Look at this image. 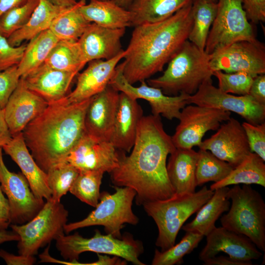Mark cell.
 <instances>
[{
	"label": "cell",
	"mask_w": 265,
	"mask_h": 265,
	"mask_svg": "<svg viewBox=\"0 0 265 265\" xmlns=\"http://www.w3.org/2000/svg\"><path fill=\"white\" fill-rule=\"evenodd\" d=\"M175 149L160 116H143L132 153L129 156L120 153L118 166L110 173L112 183L133 189L138 205L171 197L175 192L167 175L166 160Z\"/></svg>",
	"instance_id": "6da1fadb"
},
{
	"label": "cell",
	"mask_w": 265,
	"mask_h": 265,
	"mask_svg": "<svg viewBox=\"0 0 265 265\" xmlns=\"http://www.w3.org/2000/svg\"><path fill=\"white\" fill-rule=\"evenodd\" d=\"M192 3L164 20L134 27L121 63L129 83L148 80L162 71L180 50L192 27Z\"/></svg>",
	"instance_id": "7a4b0ae2"
},
{
	"label": "cell",
	"mask_w": 265,
	"mask_h": 265,
	"mask_svg": "<svg viewBox=\"0 0 265 265\" xmlns=\"http://www.w3.org/2000/svg\"><path fill=\"white\" fill-rule=\"evenodd\" d=\"M91 99L70 104L65 97L48 103L23 131L26 145L45 172L65 161L84 134V116Z\"/></svg>",
	"instance_id": "3957f363"
},
{
	"label": "cell",
	"mask_w": 265,
	"mask_h": 265,
	"mask_svg": "<svg viewBox=\"0 0 265 265\" xmlns=\"http://www.w3.org/2000/svg\"><path fill=\"white\" fill-rule=\"evenodd\" d=\"M210 59V54L187 40L169 61L163 74L147 80L148 84L168 96L193 95L204 81L212 79L213 71Z\"/></svg>",
	"instance_id": "277c9868"
},
{
	"label": "cell",
	"mask_w": 265,
	"mask_h": 265,
	"mask_svg": "<svg viewBox=\"0 0 265 265\" xmlns=\"http://www.w3.org/2000/svg\"><path fill=\"white\" fill-rule=\"evenodd\" d=\"M214 191L205 186L198 191L176 194L161 200L149 202L142 206L158 229L156 245L164 251L173 246L179 230L193 214L197 212L212 196Z\"/></svg>",
	"instance_id": "5b68a950"
},
{
	"label": "cell",
	"mask_w": 265,
	"mask_h": 265,
	"mask_svg": "<svg viewBox=\"0 0 265 265\" xmlns=\"http://www.w3.org/2000/svg\"><path fill=\"white\" fill-rule=\"evenodd\" d=\"M227 197L232 203L220 218L222 227L245 236L265 251V202L262 195L249 185L229 188Z\"/></svg>",
	"instance_id": "8992f818"
},
{
	"label": "cell",
	"mask_w": 265,
	"mask_h": 265,
	"mask_svg": "<svg viewBox=\"0 0 265 265\" xmlns=\"http://www.w3.org/2000/svg\"><path fill=\"white\" fill-rule=\"evenodd\" d=\"M56 247L66 261V265H78L79 256L85 252H93L119 257L135 265H144L139 260L144 252L141 241L135 239L129 233L121 238L110 234L103 235L96 230L93 237L85 238L76 232L62 235L56 240Z\"/></svg>",
	"instance_id": "52a82bcc"
},
{
	"label": "cell",
	"mask_w": 265,
	"mask_h": 265,
	"mask_svg": "<svg viewBox=\"0 0 265 265\" xmlns=\"http://www.w3.org/2000/svg\"><path fill=\"white\" fill-rule=\"evenodd\" d=\"M115 192L106 191L100 193L98 204L85 218L73 223L66 224L64 233L70 232L84 227L101 225L104 227L106 234L121 238V230L124 224L135 225L138 218L132 210V202L136 195L135 191L129 187L113 186Z\"/></svg>",
	"instance_id": "ba28073f"
},
{
	"label": "cell",
	"mask_w": 265,
	"mask_h": 265,
	"mask_svg": "<svg viewBox=\"0 0 265 265\" xmlns=\"http://www.w3.org/2000/svg\"><path fill=\"white\" fill-rule=\"evenodd\" d=\"M68 211L61 202L46 200L37 214L22 224H12L13 232L19 237V254L34 256L39 249L64 235Z\"/></svg>",
	"instance_id": "9c48e42d"
},
{
	"label": "cell",
	"mask_w": 265,
	"mask_h": 265,
	"mask_svg": "<svg viewBox=\"0 0 265 265\" xmlns=\"http://www.w3.org/2000/svg\"><path fill=\"white\" fill-rule=\"evenodd\" d=\"M241 0H217L216 15L210 28L205 51H214L240 41L257 40Z\"/></svg>",
	"instance_id": "30bf717a"
},
{
	"label": "cell",
	"mask_w": 265,
	"mask_h": 265,
	"mask_svg": "<svg viewBox=\"0 0 265 265\" xmlns=\"http://www.w3.org/2000/svg\"><path fill=\"white\" fill-rule=\"evenodd\" d=\"M231 115L230 111L217 108L186 105L181 111L179 123L171 136L175 147L183 149L199 147L205 134L209 131L217 130L221 123L227 121Z\"/></svg>",
	"instance_id": "8fae6325"
},
{
	"label": "cell",
	"mask_w": 265,
	"mask_h": 265,
	"mask_svg": "<svg viewBox=\"0 0 265 265\" xmlns=\"http://www.w3.org/2000/svg\"><path fill=\"white\" fill-rule=\"evenodd\" d=\"M187 105L215 108L233 112L252 124L265 122V105L257 102L249 94L235 96L225 93L212 84V79L204 81L197 92L189 95Z\"/></svg>",
	"instance_id": "7c38bea8"
},
{
	"label": "cell",
	"mask_w": 265,
	"mask_h": 265,
	"mask_svg": "<svg viewBox=\"0 0 265 265\" xmlns=\"http://www.w3.org/2000/svg\"><path fill=\"white\" fill-rule=\"evenodd\" d=\"M210 54V65L213 72H243L253 78L265 73V46L258 40L236 42Z\"/></svg>",
	"instance_id": "4fadbf2b"
},
{
	"label": "cell",
	"mask_w": 265,
	"mask_h": 265,
	"mask_svg": "<svg viewBox=\"0 0 265 265\" xmlns=\"http://www.w3.org/2000/svg\"><path fill=\"white\" fill-rule=\"evenodd\" d=\"M2 150L0 148V185L8 201L11 223L22 224L33 218L45 202L34 194L22 173L11 172L7 168Z\"/></svg>",
	"instance_id": "5bb4252c"
},
{
	"label": "cell",
	"mask_w": 265,
	"mask_h": 265,
	"mask_svg": "<svg viewBox=\"0 0 265 265\" xmlns=\"http://www.w3.org/2000/svg\"><path fill=\"white\" fill-rule=\"evenodd\" d=\"M138 86L129 83L123 74L122 66L118 64L109 83L119 92L126 93L132 98L147 101L151 107L152 115L160 116L171 120L179 118L181 110L187 105L189 95L181 93L177 96H168L158 88L151 86L145 80Z\"/></svg>",
	"instance_id": "9a60e30c"
},
{
	"label": "cell",
	"mask_w": 265,
	"mask_h": 265,
	"mask_svg": "<svg viewBox=\"0 0 265 265\" xmlns=\"http://www.w3.org/2000/svg\"><path fill=\"white\" fill-rule=\"evenodd\" d=\"M199 148L210 151L233 168L240 164L251 152L242 125L232 117L220 125L216 133L202 141Z\"/></svg>",
	"instance_id": "2e32d148"
},
{
	"label": "cell",
	"mask_w": 265,
	"mask_h": 265,
	"mask_svg": "<svg viewBox=\"0 0 265 265\" xmlns=\"http://www.w3.org/2000/svg\"><path fill=\"white\" fill-rule=\"evenodd\" d=\"M120 154L110 141H98L84 133L65 161L80 172L94 170L110 173L118 166Z\"/></svg>",
	"instance_id": "e0dca14e"
},
{
	"label": "cell",
	"mask_w": 265,
	"mask_h": 265,
	"mask_svg": "<svg viewBox=\"0 0 265 265\" xmlns=\"http://www.w3.org/2000/svg\"><path fill=\"white\" fill-rule=\"evenodd\" d=\"M119 94L109 84L91 98L84 119L85 133L98 141L110 142Z\"/></svg>",
	"instance_id": "ac0fdd59"
},
{
	"label": "cell",
	"mask_w": 265,
	"mask_h": 265,
	"mask_svg": "<svg viewBox=\"0 0 265 265\" xmlns=\"http://www.w3.org/2000/svg\"><path fill=\"white\" fill-rule=\"evenodd\" d=\"M206 237V244L199 255L202 261L224 252L235 260L252 263L262 253L244 235L229 231L223 227H215Z\"/></svg>",
	"instance_id": "d6986e66"
},
{
	"label": "cell",
	"mask_w": 265,
	"mask_h": 265,
	"mask_svg": "<svg viewBox=\"0 0 265 265\" xmlns=\"http://www.w3.org/2000/svg\"><path fill=\"white\" fill-rule=\"evenodd\" d=\"M125 28H110L91 23L77 41L83 62L109 60L123 52L121 39Z\"/></svg>",
	"instance_id": "ffe728a7"
},
{
	"label": "cell",
	"mask_w": 265,
	"mask_h": 265,
	"mask_svg": "<svg viewBox=\"0 0 265 265\" xmlns=\"http://www.w3.org/2000/svg\"><path fill=\"white\" fill-rule=\"evenodd\" d=\"M48 105L45 100L29 90L21 78L3 108L5 118L12 136L22 132Z\"/></svg>",
	"instance_id": "44dd1931"
},
{
	"label": "cell",
	"mask_w": 265,
	"mask_h": 265,
	"mask_svg": "<svg viewBox=\"0 0 265 265\" xmlns=\"http://www.w3.org/2000/svg\"><path fill=\"white\" fill-rule=\"evenodd\" d=\"M125 51L109 60H94L81 73L77 74L74 90L66 97L70 104L88 99L103 91L109 84L119 62L123 59Z\"/></svg>",
	"instance_id": "7402d4cb"
},
{
	"label": "cell",
	"mask_w": 265,
	"mask_h": 265,
	"mask_svg": "<svg viewBox=\"0 0 265 265\" xmlns=\"http://www.w3.org/2000/svg\"><path fill=\"white\" fill-rule=\"evenodd\" d=\"M78 73L56 70L43 63L22 78L29 90L51 103L68 95L70 85Z\"/></svg>",
	"instance_id": "603a6c76"
},
{
	"label": "cell",
	"mask_w": 265,
	"mask_h": 265,
	"mask_svg": "<svg viewBox=\"0 0 265 265\" xmlns=\"http://www.w3.org/2000/svg\"><path fill=\"white\" fill-rule=\"evenodd\" d=\"M2 149L19 166L34 194L40 199H51L47 173L38 165L29 152L22 132L13 135Z\"/></svg>",
	"instance_id": "cb8c5ba5"
},
{
	"label": "cell",
	"mask_w": 265,
	"mask_h": 265,
	"mask_svg": "<svg viewBox=\"0 0 265 265\" xmlns=\"http://www.w3.org/2000/svg\"><path fill=\"white\" fill-rule=\"evenodd\" d=\"M143 116L141 106L126 93L119 92L110 142L117 150L130 152L134 145L139 122Z\"/></svg>",
	"instance_id": "d4e9b609"
},
{
	"label": "cell",
	"mask_w": 265,
	"mask_h": 265,
	"mask_svg": "<svg viewBox=\"0 0 265 265\" xmlns=\"http://www.w3.org/2000/svg\"><path fill=\"white\" fill-rule=\"evenodd\" d=\"M198 153L192 149L177 148L169 155L166 164L170 183L176 194L195 192Z\"/></svg>",
	"instance_id": "484cf974"
},
{
	"label": "cell",
	"mask_w": 265,
	"mask_h": 265,
	"mask_svg": "<svg viewBox=\"0 0 265 265\" xmlns=\"http://www.w3.org/2000/svg\"><path fill=\"white\" fill-rule=\"evenodd\" d=\"M192 0H132L128 9L131 14V26L164 20Z\"/></svg>",
	"instance_id": "4316f807"
},
{
	"label": "cell",
	"mask_w": 265,
	"mask_h": 265,
	"mask_svg": "<svg viewBox=\"0 0 265 265\" xmlns=\"http://www.w3.org/2000/svg\"><path fill=\"white\" fill-rule=\"evenodd\" d=\"M80 10L89 22L110 28H122L131 26L130 11L112 0H90Z\"/></svg>",
	"instance_id": "83f0119b"
},
{
	"label": "cell",
	"mask_w": 265,
	"mask_h": 265,
	"mask_svg": "<svg viewBox=\"0 0 265 265\" xmlns=\"http://www.w3.org/2000/svg\"><path fill=\"white\" fill-rule=\"evenodd\" d=\"M229 189L228 186H225L214 190L211 198L197 212L194 219L182 226V229L186 232L207 236L216 227L215 222L221 214L229 209L230 202L227 197Z\"/></svg>",
	"instance_id": "f1b7e54d"
},
{
	"label": "cell",
	"mask_w": 265,
	"mask_h": 265,
	"mask_svg": "<svg viewBox=\"0 0 265 265\" xmlns=\"http://www.w3.org/2000/svg\"><path fill=\"white\" fill-rule=\"evenodd\" d=\"M68 7L55 5L48 0H39L27 23L9 37L8 41L13 46H18L24 41H29L49 29L53 20Z\"/></svg>",
	"instance_id": "f546056e"
},
{
	"label": "cell",
	"mask_w": 265,
	"mask_h": 265,
	"mask_svg": "<svg viewBox=\"0 0 265 265\" xmlns=\"http://www.w3.org/2000/svg\"><path fill=\"white\" fill-rule=\"evenodd\" d=\"M240 184H256L265 187V161L254 153L250 152L225 178L211 185L210 189L214 191L218 188Z\"/></svg>",
	"instance_id": "4dcf8cb0"
},
{
	"label": "cell",
	"mask_w": 265,
	"mask_h": 265,
	"mask_svg": "<svg viewBox=\"0 0 265 265\" xmlns=\"http://www.w3.org/2000/svg\"><path fill=\"white\" fill-rule=\"evenodd\" d=\"M59 40L50 29L43 31L30 40L18 65V71L21 78L26 77L43 64Z\"/></svg>",
	"instance_id": "1f68e13d"
},
{
	"label": "cell",
	"mask_w": 265,
	"mask_h": 265,
	"mask_svg": "<svg viewBox=\"0 0 265 265\" xmlns=\"http://www.w3.org/2000/svg\"><path fill=\"white\" fill-rule=\"evenodd\" d=\"M86 0H79L53 21L50 29L59 40L78 41L91 23L81 14L80 7Z\"/></svg>",
	"instance_id": "d6a6232c"
},
{
	"label": "cell",
	"mask_w": 265,
	"mask_h": 265,
	"mask_svg": "<svg viewBox=\"0 0 265 265\" xmlns=\"http://www.w3.org/2000/svg\"><path fill=\"white\" fill-rule=\"evenodd\" d=\"M217 2L208 0H193L191 6L192 25L188 40L205 51L208 36L214 20Z\"/></svg>",
	"instance_id": "836d02e7"
},
{
	"label": "cell",
	"mask_w": 265,
	"mask_h": 265,
	"mask_svg": "<svg viewBox=\"0 0 265 265\" xmlns=\"http://www.w3.org/2000/svg\"><path fill=\"white\" fill-rule=\"evenodd\" d=\"M58 70L79 72L85 66L77 41L59 40L44 63Z\"/></svg>",
	"instance_id": "e575fe53"
},
{
	"label": "cell",
	"mask_w": 265,
	"mask_h": 265,
	"mask_svg": "<svg viewBox=\"0 0 265 265\" xmlns=\"http://www.w3.org/2000/svg\"><path fill=\"white\" fill-rule=\"evenodd\" d=\"M197 153L195 172L197 186L209 182H219L225 178L234 168L208 150L199 149Z\"/></svg>",
	"instance_id": "d590c367"
},
{
	"label": "cell",
	"mask_w": 265,
	"mask_h": 265,
	"mask_svg": "<svg viewBox=\"0 0 265 265\" xmlns=\"http://www.w3.org/2000/svg\"><path fill=\"white\" fill-rule=\"evenodd\" d=\"M101 171L79 172L69 191L81 201L95 208L98 204L103 175Z\"/></svg>",
	"instance_id": "8d00e7d4"
},
{
	"label": "cell",
	"mask_w": 265,
	"mask_h": 265,
	"mask_svg": "<svg viewBox=\"0 0 265 265\" xmlns=\"http://www.w3.org/2000/svg\"><path fill=\"white\" fill-rule=\"evenodd\" d=\"M204 236L198 233L186 232L181 240L164 251L156 249L152 265H174L181 264L183 257L196 248Z\"/></svg>",
	"instance_id": "74e56055"
},
{
	"label": "cell",
	"mask_w": 265,
	"mask_h": 265,
	"mask_svg": "<svg viewBox=\"0 0 265 265\" xmlns=\"http://www.w3.org/2000/svg\"><path fill=\"white\" fill-rule=\"evenodd\" d=\"M80 171L67 161L51 167L47 171L48 183L51 190L52 199L60 202L72 186Z\"/></svg>",
	"instance_id": "f35d334b"
},
{
	"label": "cell",
	"mask_w": 265,
	"mask_h": 265,
	"mask_svg": "<svg viewBox=\"0 0 265 265\" xmlns=\"http://www.w3.org/2000/svg\"><path fill=\"white\" fill-rule=\"evenodd\" d=\"M39 0H27L13 7L0 17V34L8 38L23 27L28 21Z\"/></svg>",
	"instance_id": "ab89813d"
},
{
	"label": "cell",
	"mask_w": 265,
	"mask_h": 265,
	"mask_svg": "<svg viewBox=\"0 0 265 265\" xmlns=\"http://www.w3.org/2000/svg\"><path fill=\"white\" fill-rule=\"evenodd\" d=\"M213 76L218 81V88L227 93L245 95L249 93L253 78L243 72L226 73L214 71Z\"/></svg>",
	"instance_id": "60d3db41"
},
{
	"label": "cell",
	"mask_w": 265,
	"mask_h": 265,
	"mask_svg": "<svg viewBox=\"0 0 265 265\" xmlns=\"http://www.w3.org/2000/svg\"><path fill=\"white\" fill-rule=\"evenodd\" d=\"M26 44L18 46L10 44L7 38L0 34V71L5 70L20 62Z\"/></svg>",
	"instance_id": "b9f144b4"
},
{
	"label": "cell",
	"mask_w": 265,
	"mask_h": 265,
	"mask_svg": "<svg viewBox=\"0 0 265 265\" xmlns=\"http://www.w3.org/2000/svg\"><path fill=\"white\" fill-rule=\"evenodd\" d=\"M245 131L251 152L254 153L265 161V122L252 124L244 122Z\"/></svg>",
	"instance_id": "7bdbcfd3"
},
{
	"label": "cell",
	"mask_w": 265,
	"mask_h": 265,
	"mask_svg": "<svg viewBox=\"0 0 265 265\" xmlns=\"http://www.w3.org/2000/svg\"><path fill=\"white\" fill-rule=\"evenodd\" d=\"M21 77L18 65L0 71V107L3 108L17 87Z\"/></svg>",
	"instance_id": "ee69618b"
},
{
	"label": "cell",
	"mask_w": 265,
	"mask_h": 265,
	"mask_svg": "<svg viewBox=\"0 0 265 265\" xmlns=\"http://www.w3.org/2000/svg\"><path fill=\"white\" fill-rule=\"evenodd\" d=\"M247 18L256 24L265 22V0H241Z\"/></svg>",
	"instance_id": "f6af8a7d"
},
{
	"label": "cell",
	"mask_w": 265,
	"mask_h": 265,
	"mask_svg": "<svg viewBox=\"0 0 265 265\" xmlns=\"http://www.w3.org/2000/svg\"><path fill=\"white\" fill-rule=\"evenodd\" d=\"M248 94L259 103L265 105V75L254 78Z\"/></svg>",
	"instance_id": "bcb514c9"
},
{
	"label": "cell",
	"mask_w": 265,
	"mask_h": 265,
	"mask_svg": "<svg viewBox=\"0 0 265 265\" xmlns=\"http://www.w3.org/2000/svg\"><path fill=\"white\" fill-rule=\"evenodd\" d=\"M0 258L8 265H32L36 262L34 256L21 254L15 255L3 249H0Z\"/></svg>",
	"instance_id": "7dc6e473"
},
{
	"label": "cell",
	"mask_w": 265,
	"mask_h": 265,
	"mask_svg": "<svg viewBox=\"0 0 265 265\" xmlns=\"http://www.w3.org/2000/svg\"><path fill=\"white\" fill-rule=\"evenodd\" d=\"M11 224L8 201L4 196L0 185V230H6Z\"/></svg>",
	"instance_id": "c3c4849f"
},
{
	"label": "cell",
	"mask_w": 265,
	"mask_h": 265,
	"mask_svg": "<svg viewBox=\"0 0 265 265\" xmlns=\"http://www.w3.org/2000/svg\"><path fill=\"white\" fill-rule=\"evenodd\" d=\"M204 265H252V263L245 262L233 259L229 256H215L204 261Z\"/></svg>",
	"instance_id": "681fc988"
},
{
	"label": "cell",
	"mask_w": 265,
	"mask_h": 265,
	"mask_svg": "<svg viewBox=\"0 0 265 265\" xmlns=\"http://www.w3.org/2000/svg\"><path fill=\"white\" fill-rule=\"evenodd\" d=\"M13 136L6 122L3 108L0 107V148L8 143Z\"/></svg>",
	"instance_id": "f907efd6"
},
{
	"label": "cell",
	"mask_w": 265,
	"mask_h": 265,
	"mask_svg": "<svg viewBox=\"0 0 265 265\" xmlns=\"http://www.w3.org/2000/svg\"><path fill=\"white\" fill-rule=\"evenodd\" d=\"M27 0H0V17L10 9L23 4Z\"/></svg>",
	"instance_id": "816d5d0a"
},
{
	"label": "cell",
	"mask_w": 265,
	"mask_h": 265,
	"mask_svg": "<svg viewBox=\"0 0 265 265\" xmlns=\"http://www.w3.org/2000/svg\"><path fill=\"white\" fill-rule=\"evenodd\" d=\"M19 236L16 233L9 232L6 230H0V244L7 241H18Z\"/></svg>",
	"instance_id": "f5cc1de1"
},
{
	"label": "cell",
	"mask_w": 265,
	"mask_h": 265,
	"mask_svg": "<svg viewBox=\"0 0 265 265\" xmlns=\"http://www.w3.org/2000/svg\"><path fill=\"white\" fill-rule=\"evenodd\" d=\"M52 3L61 6H71L76 4L78 0H48Z\"/></svg>",
	"instance_id": "db71d44e"
},
{
	"label": "cell",
	"mask_w": 265,
	"mask_h": 265,
	"mask_svg": "<svg viewBox=\"0 0 265 265\" xmlns=\"http://www.w3.org/2000/svg\"><path fill=\"white\" fill-rule=\"evenodd\" d=\"M118 5L128 9L132 0H112Z\"/></svg>",
	"instance_id": "11a10c76"
},
{
	"label": "cell",
	"mask_w": 265,
	"mask_h": 265,
	"mask_svg": "<svg viewBox=\"0 0 265 265\" xmlns=\"http://www.w3.org/2000/svg\"><path fill=\"white\" fill-rule=\"evenodd\" d=\"M212 2H217V0H208Z\"/></svg>",
	"instance_id": "9f6ffc18"
},
{
	"label": "cell",
	"mask_w": 265,
	"mask_h": 265,
	"mask_svg": "<svg viewBox=\"0 0 265 265\" xmlns=\"http://www.w3.org/2000/svg\"></svg>",
	"instance_id": "6f0895ef"
}]
</instances>
